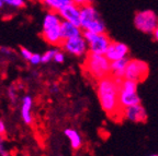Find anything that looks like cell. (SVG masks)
<instances>
[{
    "instance_id": "1",
    "label": "cell",
    "mask_w": 158,
    "mask_h": 156,
    "mask_svg": "<svg viewBox=\"0 0 158 156\" xmlns=\"http://www.w3.org/2000/svg\"><path fill=\"white\" fill-rule=\"evenodd\" d=\"M122 80L123 79L114 78L113 76L109 74L99 80L97 84V94L100 106L102 110L112 119L122 117L123 109L120 104V85Z\"/></svg>"
},
{
    "instance_id": "2",
    "label": "cell",
    "mask_w": 158,
    "mask_h": 156,
    "mask_svg": "<svg viewBox=\"0 0 158 156\" xmlns=\"http://www.w3.org/2000/svg\"><path fill=\"white\" fill-rule=\"evenodd\" d=\"M84 68L94 80L99 81L104 76L111 74V61L106 55L90 53L85 59Z\"/></svg>"
},
{
    "instance_id": "3",
    "label": "cell",
    "mask_w": 158,
    "mask_h": 156,
    "mask_svg": "<svg viewBox=\"0 0 158 156\" xmlns=\"http://www.w3.org/2000/svg\"><path fill=\"white\" fill-rule=\"evenodd\" d=\"M63 19L57 12H48L43 20L42 37L47 44L53 46H60L63 41L60 26Z\"/></svg>"
},
{
    "instance_id": "4",
    "label": "cell",
    "mask_w": 158,
    "mask_h": 156,
    "mask_svg": "<svg viewBox=\"0 0 158 156\" xmlns=\"http://www.w3.org/2000/svg\"><path fill=\"white\" fill-rule=\"evenodd\" d=\"M80 27L84 31L106 33V24L103 20L92 5L80 7Z\"/></svg>"
},
{
    "instance_id": "5",
    "label": "cell",
    "mask_w": 158,
    "mask_h": 156,
    "mask_svg": "<svg viewBox=\"0 0 158 156\" xmlns=\"http://www.w3.org/2000/svg\"><path fill=\"white\" fill-rule=\"evenodd\" d=\"M138 82L130 79H123L120 85V104L122 109L136 104H141V98L137 94Z\"/></svg>"
},
{
    "instance_id": "6",
    "label": "cell",
    "mask_w": 158,
    "mask_h": 156,
    "mask_svg": "<svg viewBox=\"0 0 158 156\" xmlns=\"http://www.w3.org/2000/svg\"><path fill=\"white\" fill-rule=\"evenodd\" d=\"M82 36L86 38L87 43H88V48L90 53L106 55V49L111 43V39L106 33H94L90 32V31H84Z\"/></svg>"
},
{
    "instance_id": "7",
    "label": "cell",
    "mask_w": 158,
    "mask_h": 156,
    "mask_svg": "<svg viewBox=\"0 0 158 156\" xmlns=\"http://www.w3.org/2000/svg\"><path fill=\"white\" fill-rule=\"evenodd\" d=\"M134 25L138 31L145 34H153L158 26V17L152 10L138 11L134 17Z\"/></svg>"
},
{
    "instance_id": "8",
    "label": "cell",
    "mask_w": 158,
    "mask_h": 156,
    "mask_svg": "<svg viewBox=\"0 0 158 156\" xmlns=\"http://www.w3.org/2000/svg\"><path fill=\"white\" fill-rule=\"evenodd\" d=\"M149 73V67L145 61L139 59H130L125 69L124 79H130L136 82H143Z\"/></svg>"
},
{
    "instance_id": "9",
    "label": "cell",
    "mask_w": 158,
    "mask_h": 156,
    "mask_svg": "<svg viewBox=\"0 0 158 156\" xmlns=\"http://www.w3.org/2000/svg\"><path fill=\"white\" fill-rule=\"evenodd\" d=\"M60 47L64 49L66 53L74 55V56L80 57L84 56L88 50V43L84 36H77L73 38L64 39L60 44Z\"/></svg>"
},
{
    "instance_id": "10",
    "label": "cell",
    "mask_w": 158,
    "mask_h": 156,
    "mask_svg": "<svg viewBox=\"0 0 158 156\" xmlns=\"http://www.w3.org/2000/svg\"><path fill=\"white\" fill-rule=\"evenodd\" d=\"M122 117L128 121L135 122V123H142L147 120V112L143 107L142 104L128 106L123 108L122 110Z\"/></svg>"
},
{
    "instance_id": "11",
    "label": "cell",
    "mask_w": 158,
    "mask_h": 156,
    "mask_svg": "<svg viewBox=\"0 0 158 156\" xmlns=\"http://www.w3.org/2000/svg\"><path fill=\"white\" fill-rule=\"evenodd\" d=\"M130 54V48L126 44L122 41H112L109 45L106 51V56L110 61L118 60V59L126 58Z\"/></svg>"
},
{
    "instance_id": "12",
    "label": "cell",
    "mask_w": 158,
    "mask_h": 156,
    "mask_svg": "<svg viewBox=\"0 0 158 156\" xmlns=\"http://www.w3.org/2000/svg\"><path fill=\"white\" fill-rule=\"evenodd\" d=\"M57 13L60 15L63 20H66L68 22H72L80 26V7L79 6L72 3L63 8L62 10H59Z\"/></svg>"
},
{
    "instance_id": "13",
    "label": "cell",
    "mask_w": 158,
    "mask_h": 156,
    "mask_svg": "<svg viewBox=\"0 0 158 156\" xmlns=\"http://www.w3.org/2000/svg\"><path fill=\"white\" fill-rule=\"evenodd\" d=\"M82 31L84 29L80 26H78V25L74 24L72 22H68L66 20H63L62 26H60V33H62L63 41L64 39L73 38V37L81 36Z\"/></svg>"
},
{
    "instance_id": "14",
    "label": "cell",
    "mask_w": 158,
    "mask_h": 156,
    "mask_svg": "<svg viewBox=\"0 0 158 156\" xmlns=\"http://www.w3.org/2000/svg\"><path fill=\"white\" fill-rule=\"evenodd\" d=\"M32 104L33 100L32 97L29 95L24 96L22 98V105H21V117H22V120L25 124H31L33 121L32 118Z\"/></svg>"
},
{
    "instance_id": "15",
    "label": "cell",
    "mask_w": 158,
    "mask_h": 156,
    "mask_svg": "<svg viewBox=\"0 0 158 156\" xmlns=\"http://www.w3.org/2000/svg\"><path fill=\"white\" fill-rule=\"evenodd\" d=\"M130 59L126 58L118 59V60L111 61V76L118 79H124V74H125V69L128 64Z\"/></svg>"
},
{
    "instance_id": "16",
    "label": "cell",
    "mask_w": 158,
    "mask_h": 156,
    "mask_svg": "<svg viewBox=\"0 0 158 156\" xmlns=\"http://www.w3.org/2000/svg\"><path fill=\"white\" fill-rule=\"evenodd\" d=\"M65 137L68 139V141L70 142V146L75 151H78L82 145V139L80 137V134L77 130L72 129V128H68V129H65L64 131Z\"/></svg>"
},
{
    "instance_id": "17",
    "label": "cell",
    "mask_w": 158,
    "mask_h": 156,
    "mask_svg": "<svg viewBox=\"0 0 158 156\" xmlns=\"http://www.w3.org/2000/svg\"><path fill=\"white\" fill-rule=\"evenodd\" d=\"M40 2L46 8H48L51 11L58 12L59 10H62L66 6L74 3V1L73 0H40Z\"/></svg>"
},
{
    "instance_id": "18",
    "label": "cell",
    "mask_w": 158,
    "mask_h": 156,
    "mask_svg": "<svg viewBox=\"0 0 158 156\" xmlns=\"http://www.w3.org/2000/svg\"><path fill=\"white\" fill-rule=\"evenodd\" d=\"M3 2H5V5L15 8V9H21V8L25 7L24 0H3Z\"/></svg>"
},
{
    "instance_id": "19",
    "label": "cell",
    "mask_w": 158,
    "mask_h": 156,
    "mask_svg": "<svg viewBox=\"0 0 158 156\" xmlns=\"http://www.w3.org/2000/svg\"><path fill=\"white\" fill-rule=\"evenodd\" d=\"M57 50L58 49H49V50L45 51L42 55V64H48L49 61H52Z\"/></svg>"
},
{
    "instance_id": "20",
    "label": "cell",
    "mask_w": 158,
    "mask_h": 156,
    "mask_svg": "<svg viewBox=\"0 0 158 156\" xmlns=\"http://www.w3.org/2000/svg\"><path fill=\"white\" fill-rule=\"evenodd\" d=\"M53 60H54L55 62H56V64H63V62L65 61V55H64V53H62L60 50H57Z\"/></svg>"
},
{
    "instance_id": "21",
    "label": "cell",
    "mask_w": 158,
    "mask_h": 156,
    "mask_svg": "<svg viewBox=\"0 0 158 156\" xmlns=\"http://www.w3.org/2000/svg\"><path fill=\"white\" fill-rule=\"evenodd\" d=\"M20 54H21V56H22L25 60H30L31 57H32L33 53L32 51H30L29 49L24 48V47H21V48H20Z\"/></svg>"
},
{
    "instance_id": "22",
    "label": "cell",
    "mask_w": 158,
    "mask_h": 156,
    "mask_svg": "<svg viewBox=\"0 0 158 156\" xmlns=\"http://www.w3.org/2000/svg\"><path fill=\"white\" fill-rule=\"evenodd\" d=\"M30 64H39L42 62V55L40 54H33L31 59H30Z\"/></svg>"
},
{
    "instance_id": "23",
    "label": "cell",
    "mask_w": 158,
    "mask_h": 156,
    "mask_svg": "<svg viewBox=\"0 0 158 156\" xmlns=\"http://www.w3.org/2000/svg\"><path fill=\"white\" fill-rule=\"evenodd\" d=\"M8 96H9L10 100L12 103H15L17 102V91L13 88V86H10L9 90H8Z\"/></svg>"
},
{
    "instance_id": "24",
    "label": "cell",
    "mask_w": 158,
    "mask_h": 156,
    "mask_svg": "<svg viewBox=\"0 0 158 156\" xmlns=\"http://www.w3.org/2000/svg\"><path fill=\"white\" fill-rule=\"evenodd\" d=\"M75 5L79 6V7H82V6L86 5H92L94 2V0H73Z\"/></svg>"
},
{
    "instance_id": "25",
    "label": "cell",
    "mask_w": 158,
    "mask_h": 156,
    "mask_svg": "<svg viewBox=\"0 0 158 156\" xmlns=\"http://www.w3.org/2000/svg\"><path fill=\"white\" fill-rule=\"evenodd\" d=\"M0 155L1 156H8L9 155V152L6 149V145L3 143V140L0 139Z\"/></svg>"
},
{
    "instance_id": "26",
    "label": "cell",
    "mask_w": 158,
    "mask_h": 156,
    "mask_svg": "<svg viewBox=\"0 0 158 156\" xmlns=\"http://www.w3.org/2000/svg\"><path fill=\"white\" fill-rule=\"evenodd\" d=\"M7 132V129H6V124L2 120H0V137H3Z\"/></svg>"
},
{
    "instance_id": "27",
    "label": "cell",
    "mask_w": 158,
    "mask_h": 156,
    "mask_svg": "<svg viewBox=\"0 0 158 156\" xmlns=\"http://www.w3.org/2000/svg\"><path fill=\"white\" fill-rule=\"evenodd\" d=\"M0 53H1V54H5L6 56H8V55L11 54L12 51L10 50L9 48H7V47H0Z\"/></svg>"
},
{
    "instance_id": "28",
    "label": "cell",
    "mask_w": 158,
    "mask_h": 156,
    "mask_svg": "<svg viewBox=\"0 0 158 156\" xmlns=\"http://www.w3.org/2000/svg\"><path fill=\"white\" fill-rule=\"evenodd\" d=\"M153 36H154V38H155V41H158V26L156 27L155 31L153 32Z\"/></svg>"
},
{
    "instance_id": "29",
    "label": "cell",
    "mask_w": 158,
    "mask_h": 156,
    "mask_svg": "<svg viewBox=\"0 0 158 156\" xmlns=\"http://www.w3.org/2000/svg\"><path fill=\"white\" fill-rule=\"evenodd\" d=\"M53 92H55V93L58 92V86H57L56 84H55V85L53 86Z\"/></svg>"
},
{
    "instance_id": "30",
    "label": "cell",
    "mask_w": 158,
    "mask_h": 156,
    "mask_svg": "<svg viewBox=\"0 0 158 156\" xmlns=\"http://www.w3.org/2000/svg\"><path fill=\"white\" fill-rule=\"evenodd\" d=\"M3 5H5V2H3V0H0V9H2Z\"/></svg>"
}]
</instances>
